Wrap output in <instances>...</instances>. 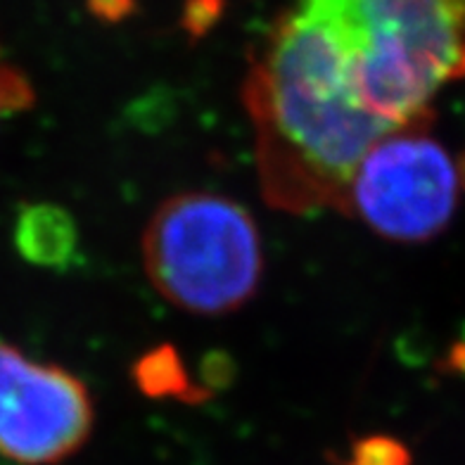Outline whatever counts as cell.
Masks as SVG:
<instances>
[{"mask_svg":"<svg viewBox=\"0 0 465 465\" xmlns=\"http://www.w3.org/2000/svg\"><path fill=\"white\" fill-rule=\"evenodd\" d=\"M331 34L344 81L380 138L430 126L465 79V0H297Z\"/></svg>","mask_w":465,"mask_h":465,"instance_id":"6da1fadb","label":"cell"},{"mask_svg":"<svg viewBox=\"0 0 465 465\" xmlns=\"http://www.w3.org/2000/svg\"><path fill=\"white\" fill-rule=\"evenodd\" d=\"M145 273L169 304L226 316L257 294L263 247L245 207L216 193H178L154 209L141 240Z\"/></svg>","mask_w":465,"mask_h":465,"instance_id":"7a4b0ae2","label":"cell"},{"mask_svg":"<svg viewBox=\"0 0 465 465\" xmlns=\"http://www.w3.org/2000/svg\"><path fill=\"white\" fill-rule=\"evenodd\" d=\"M459 166L428 126L380 138L356 166L342 214L380 238L425 242L449 226L459 204Z\"/></svg>","mask_w":465,"mask_h":465,"instance_id":"3957f363","label":"cell"},{"mask_svg":"<svg viewBox=\"0 0 465 465\" xmlns=\"http://www.w3.org/2000/svg\"><path fill=\"white\" fill-rule=\"evenodd\" d=\"M95 406L84 380L0 342V456L55 465L88 441Z\"/></svg>","mask_w":465,"mask_h":465,"instance_id":"277c9868","label":"cell"},{"mask_svg":"<svg viewBox=\"0 0 465 465\" xmlns=\"http://www.w3.org/2000/svg\"><path fill=\"white\" fill-rule=\"evenodd\" d=\"M15 242L26 262L60 269L76 257L79 231L72 216L57 204H29L17 219Z\"/></svg>","mask_w":465,"mask_h":465,"instance_id":"5b68a950","label":"cell"},{"mask_svg":"<svg viewBox=\"0 0 465 465\" xmlns=\"http://www.w3.org/2000/svg\"><path fill=\"white\" fill-rule=\"evenodd\" d=\"M134 378L138 390L147 397L197 401V387L173 347H157L141 356L134 368Z\"/></svg>","mask_w":465,"mask_h":465,"instance_id":"8992f818","label":"cell"},{"mask_svg":"<svg viewBox=\"0 0 465 465\" xmlns=\"http://www.w3.org/2000/svg\"><path fill=\"white\" fill-rule=\"evenodd\" d=\"M411 451L404 441L390 435H368L349 449L344 465H411Z\"/></svg>","mask_w":465,"mask_h":465,"instance_id":"52a82bcc","label":"cell"},{"mask_svg":"<svg viewBox=\"0 0 465 465\" xmlns=\"http://www.w3.org/2000/svg\"><path fill=\"white\" fill-rule=\"evenodd\" d=\"M36 100L34 88L17 67L0 60V122L10 114L25 112Z\"/></svg>","mask_w":465,"mask_h":465,"instance_id":"ba28073f","label":"cell"},{"mask_svg":"<svg viewBox=\"0 0 465 465\" xmlns=\"http://www.w3.org/2000/svg\"><path fill=\"white\" fill-rule=\"evenodd\" d=\"M93 10L100 15V17H122L126 10L131 7V0H91Z\"/></svg>","mask_w":465,"mask_h":465,"instance_id":"9c48e42d","label":"cell"},{"mask_svg":"<svg viewBox=\"0 0 465 465\" xmlns=\"http://www.w3.org/2000/svg\"><path fill=\"white\" fill-rule=\"evenodd\" d=\"M459 178H460V188L465 190V157L460 160V164H459Z\"/></svg>","mask_w":465,"mask_h":465,"instance_id":"30bf717a","label":"cell"}]
</instances>
